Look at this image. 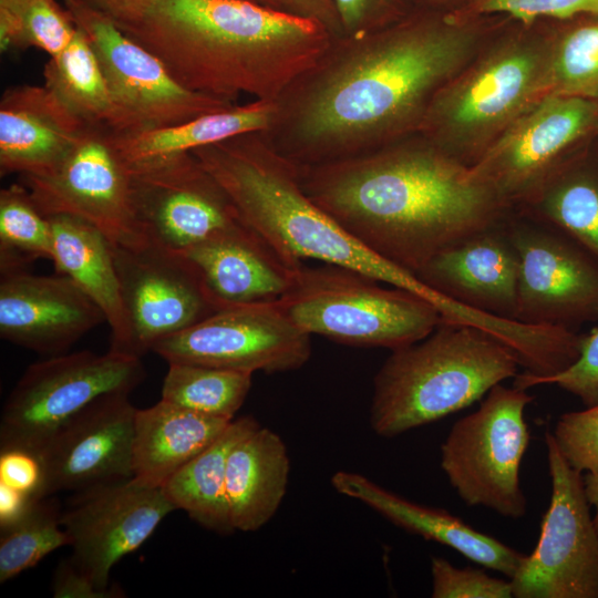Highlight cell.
Wrapping results in <instances>:
<instances>
[{
    "mask_svg": "<svg viewBox=\"0 0 598 598\" xmlns=\"http://www.w3.org/2000/svg\"><path fill=\"white\" fill-rule=\"evenodd\" d=\"M128 168L136 218L148 243L184 254L252 230L192 153Z\"/></svg>",
    "mask_w": 598,
    "mask_h": 598,
    "instance_id": "cell-15",
    "label": "cell"
},
{
    "mask_svg": "<svg viewBox=\"0 0 598 598\" xmlns=\"http://www.w3.org/2000/svg\"><path fill=\"white\" fill-rule=\"evenodd\" d=\"M182 255L195 267L219 310L278 300L297 268L254 230L200 244Z\"/></svg>",
    "mask_w": 598,
    "mask_h": 598,
    "instance_id": "cell-24",
    "label": "cell"
},
{
    "mask_svg": "<svg viewBox=\"0 0 598 598\" xmlns=\"http://www.w3.org/2000/svg\"><path fill=\"white\" fill-rule=\"evenodd\" d=\"M0 276V337L13 344L58 355L106 321L102 310L64 275L21 270Z\"/></svg>",
    "mask_w": 598,
    "mask_h": 598,
    "instance_id": "cell-20",
    "label": "cell"
},
{
    "mask_svg": "<svg viewBox=\"0 0 598 598\" xmlns=\"http://www.w3.org/2000/svg\"><path fill=\"white\" fill-rule=\"evenodd\" d=\"M136 409L130 394L110 393L62 424L39 447L50 494L133 477Z\"/></svg>",
    "mask_w": 598,
    "mask_h": 598,
    "instance_id": "cell-19",
    "label": "cell"
},
{
    "mask_svg": "<svg viewBox=\"0 0 598 598\" xmlns=\"http://www.w3.org/2000/svg\"><path fill=\"white\" fill-rule=\"evenodd\" d=\"M551 433L571 467L581 473L598 472V403L564 413Z\"/></svg>",
    "mask_w": 598,
    "mask_h": 598,
    "instance_id": "cell-40",
    "label": "cell"
},
{
    "mask_svg": "<svg viewBox=\"0 0 598 598\" xmlns=\"http://www.w3.org/2000/svg\"><path fill=\"white\" fill-rule=\"evenodd\" d=\"M551 481L537 544L511 578L516 598H598V534L584 473L569 465L550 431L545 434Z\"/></svg>",
    "mask_w": 598,
    "mask_h": 598,
    "instance_id": "cell-11",
    "label": "cell"
},
{
    "mask_svg": "<svg viewBox=\"0 0 598 598\" xmlns=\"http://www.w3.org/2000/svg\"><path fill=\"white\" fill-rule=\"evenodd\" d=\"M549 53L546 20L515 22L436 92L419 133L473 165L512 123L548 96Z\"/></svg>",
    "mask_w": 598,
    "mask_h": 598,
    "instance_id": "cell-6",
    "label": "cell"
},
{
    "mask_svg": "<svg viewBox=\"0 0 598 598\" xmlns=\"http://www.w3.org/2000/svg\"><path fill=\"white\" fill-rule=\"evenodd\" d=\"M229 423L162 399L150 408L136 409L134 476L163 487L178 470L209 446Z\"/></svg>",
    "mask_w": 598,
    "mask_h": 598,
    "instance_id": "cell-27",
    "label": "cell"
},
{
    "mask_svg": "<svg viewBox=\"0 0 598 598\" xmlns=\"http://www.w3.org/2000/svg\"><path fill=\"white\" fill-rule=\"evenodd\" d=\"M506 219L439 252L415 276L461 305L515 320L518 255Z\"/></svg>",
    "mask_w": 598,
    "mask_h": 598,
    "instance_id": "cell-21",
    "label": "cell"
},
{
    "mask_svg": "<svg viewBox=\"0 0 598 598\" xmlns=\"http://www.w3.org/2000/svg\"><path fill=\"white\" fill-rule=\"evenodd\" d=\"M598 138V102L548 95L512 123L468 166V177L507 208L526 206Z\"/></svg>",
    "mask_w": 598,
    "mask_h": 598,
    "instance_id": "cell-9",
    "label": "cell"
},
{
    "mask_svg": "<svg viewBox=\"0 0 598 598\" xmlns=\"http://www.w3.org/2000/svg\"><path fill=\"white\" fill-rule=\"evenodd\" d=\"M584 487L590 507H594V525L598 534V472H587L584 474Z\"/></svg>",
    "mask_w": 598,
    "mask_h": 598,
    "instance_id": "cell-47",
    "label": "cell"
},
{
    "mask_svg": "<svg viewBox=\"0 0 598 598\" xmlns=\"http://www.w3.org/2000/svg\"><path fill=\"white\" fill-rule=\"evenodd\" d=\"M38 208L47 217L82 219L113 247L148 244L138 225L131 171L121 158L106 127L91 126L71 153L54 168L21 176Z\"/></svg>",
    "mask_w": 598,
    "mask_h": 598,
    "instance_id": "cell-13",
    "label": "cell"
},
{
    "mask_svg": "<svg viewBox=\"0 0 598 598\" xmlns=\"http://www.w3.org/2000/svg\"><path fill=\"white\" fill-rule=\"evenodd\" d=\"M103 70L121 117V132L156 128L233 106L184 87L148 49L104 16L64 0Z\"/></svg>",
    "mask_w": 598,
    "mask_h": 598,
    "instance_id": "cell-14",
    "label": "cell"
},
{
    "mask_svg": "<svg viewBox=\"0 0 598 598\" xmlns=\"http://www.w3.org/2000/svg\"><path fill=\"white\" fill-rule=\"evenodd\" d=\"M112 251L130 330L128 354L141 358L157 342L219 310L184 255L151 243L112 246Z\"/></svg>",
    "mask_w": 598,
    "mask_h": 598,
    "instance_id": "cell-18",
    "label": "cell"
},
{
    "mask_svg": "<svg viewBox=\"0 0 598 598\" xmlns=\"http://www.w3.org/2000/svg\"><path fill=\"white\" fill-rule=\"evenodd\" d=\"M252 374L213 367L168 363L162 400L198 414L231 421L244 404Z\"/></svg>",
    "mask_w": 598,
    "mask_h": 598,
    "instance_id": "cell-33",
    "label": "cell"
},
{
    "mask_svg": "<svg viewBox=\"0 0 598 598\" xmlns=\"http://www.w3.org/2000/svg\"><path fill=\"white\" fill-rule=\"evenodd\" d=\"M49 218L55 270L102 310L111 330L110 350L128 354L130 330L110 241L82 219L66 215Z\"/></svg>",
    "mask_w": 598,
    "mask_h": 598,
    "instance_id": "cell-25",
    "label": "cell"
},
{
    "mask_svg": "<svg viewBox=\"0 0 598 598\" xmlns=\"http://www.w3.org/2000/svg\"><path fill=\"white\" fill-rule=\"evenodd\" d=\"M145 377L141 358L112 350L62 353L30 364L3 404L0 445L39 448L94 400L131 394Z\"/></svg>",
    "mask_w": 598,
    "mask_h": 598,
    "instance_id": "cell-10",
    "label": "cell"
},
{
    "mask_svg": "<svg viewBox=\"0 0 598 598\" xmlns=\"http://www.w3.org/2000/svg\"><path fill=\"white\" fill-rule=\"evenodd\" d=\"M278 103L252 100L177 124L127 133H113V142L128 167L169 159L229 137L268 131Z\"/></svg>",
    "mask_w": 598,
    "mask_h": 598,
    "instance_id": "cell-28",
    "label": "cell"
},
{
    "mask_svg": "<svg viewBox=\"0 0 598 598\" xmlns=\"http://www.w3.org/2000/svg\"><path fill=\"white\" fill-rule=\"evenodd\" d=\"M433 6L437 7L439 10L453 11L458 9L465 0H427Z\"/></svg>",
    "mask_w": 598,
    "mask_h": 598,
    "instance_id": "cell-48",
    "label": "cell"
},
{
    "mask_svg": "<svg viewBox=\"0 0 598 598\" xmlns=\"http://www.w3.org/2000/svg\"><path fill=\"white\" fill-rule=\"evenodd\" d=\"M305 192L370 250L414 275L511 214L468 166L420 133L354 157L297 166Z\"/></svg>",
    "mask_w": 598,
    "mask_h": 598,
    "instance_id": "cell-2",
    "label": "cell"
},
{
    "mask_svg": "<svg viewBox=\"0 0 598 598\" xmlns=\"http://www.w3.org/2000/svg\"><path fill=\"white\" fill-rule=\"evenodd\" d=\"M525 389L493 386L478 409L458 419L441 445V467L458 497L508 518L526 514L519 470L529 444Z\"/></svg>",
    "mask_w": 598,
    "mask_h": 598,
    "instance_id": "cell-8",
    "label": "cell"
},
{
    "mask_svg": "<svg viewBox=\"0 0 598 598\" xmlns=\"http://www.w3.org/2000/svg\"><path fill=\"white\" fill-rule=\"evenodd\" d=\"M0 484L41 501L51 496L43 456L39 448L0 445Z\"/></svg>",
    "mask_w": 598,
    "mask_h": 598,
    "instance_id": "cell-41",
    "label": "cell"
},
{
    "mask_svg": "<svg viewBox=\"0 0 598 598\" xmlns=\"http://www.w3.org/2000/svg\"><path fill=\"white\" fill-rule=\"evenodd\" d=\"M52 258L50 218L41 213L23 184L0 190V275L25 270Z\"/></svg>",
    "mask_w": 598,
    "mask_h": 598,
    "instance_id": "cell-34",
    "label": "cell"
},
{
    "mask_svg": "<svg viewBox=\"0 0 598 598\" xmlns=\"http://www.w3.org/2000/svg\"><path fill=\"white\" fill-rule=\"evenodd\" d=\"M516 212L558 227L598 258V138Z\"/></svg>",
    "mask_w": 598,
    "mask_h": 598,
    "instance_id": "cell-30",
    "label": "cell"
},
{
    "mask_svg": "<svg viewBox=\"0 0 598 598\" xmlns=\"http://www.w3.org/2000/svg\"><path fill=\"white\" fill-rule=\"evenodd\" d=\"M331 484L340 494L363 503L406 532L448 546L465 558L509 579L526 557L501 540L474 529L460 517L405 499L362 474L339 471L332 475Z\"/></svg>",
    "mask_w": 598,
    "mask_h": 598,
    "instance_id": "cell-23",
    "label": "cell"
},
{
    "mask_svg": "<svg viewBox=\"0 0 598 598\" xmlns=\"http://www.w3.org/2000/svg\"><path fill=\"white\" fill-rule=\"evenodd\" d=\"M258 426L251 416L234 419L209 446L178 470L163 486L174 507L208 530L223 535L235 532L226 492L228 456Z\"/></svg>",
    "mask_w": 598,
    "mask_h": 598,
    "instance_id": "cell-29",
    "label": "cell"
},
{
    "mask_svg": "<svg viewBox=\"0 0 598 598\" xmlns=\"http://www.w3.org/2000/svg\"><path fill=\"white\" fill-rule=\"evenodd\" d=\"M38 502L18 489L0 484V530L19 522Z\"/></svg>",
    "mask_w": 598,
    "mask_h": 598,
    "instance_id": "cell-46",
    "label": "cell"
},
{
    "mask_svg": "<svg viewBox=\"0 0 598 598\" xmlns=\"http://www.w3.org/2000/svg\"><path fill=\"white\" fill-rule=\"evenodd\" d=\"M43 79V85L87 125L121 132L120 113L103 70L78 27L65 49L44 64Z\"/></svg>",
    "mask_w": 598,
    "mask_h": 598,
    "instance_id": "cell-31",
    "label": "cell"
},
{
    "mask_svg": "<svg viewBox=\"0 0 598 598\" xmlns=\"http://www.w3.org/2000/svg\"><path fill=\"white\" fill-rule=\"evenodd\" d=\"M173 511L163 487L135 476L74 492L61 512L72 547L70 559L97 587L107 589L113 566L140 548Z\"/></svg>",
    "mask_w": 598,
    "mask_h": 598,
    "instance_id": "cell-17",
    "label": "cell"
},
{
    "mask_svg": "<svg viewBox=\"0 0 598 598\" xmlns=\"http://www.w3.org/2000/svg\"><path fill=\"white\" fill-rule=\"evenodd\" d=\"M226 192L244 223L292 267L316 260L357 270L409 290L440 311L450 300L413 272L382 258L302 188L298 167L261 132L244 133L192 152Z\"/></svg>",
    "mask_w": 598,
    "mask_h": 598,
    "instance_id": "cell-4",
    "label": "cell"
},
{
    "mask_svg": "<svg viewBox=\"0 0 598 598\" xmlns=\"http://www.w3.org/2000/svg\"><path fill=\"white\" fill-rule=\"evenodd\" d=\"M257 3H260L262 6L271 7L281 10L279 0H249Z\"/></svg>",
    "mask_w": 598,
    "mask_h": 598,
    "instance_id": "cell-49",
    "label": "cell"
},
{
    "mask_svg": "<svg viewBox=\"0 0 598 598\" xmlns=\"http://www.w3.org/2000/svg\"><path fill=\"white\" fill-rule=\"evenodd\" d=\"M433 598H511V580L491 577L481 569L458 568L444 557H431Z\"/></svg>",
    "mask_w": 598,
    "mask_h": 598,
    "instance_id": "cell-39",
    "label": "cell"
},
{
    "mask_svg": "<svg viewBox=\"0 0 598 598\" xmlns=\"http://www.w3.org/2000/svg\"><path fill=\"white\" fill-rule=\"evenodd\" d=\"M90 127L44 85L9 87L0 101L1 176L51 171Z\"/></svg>",
    "mask_w": 598,
    "mask_h": 598,
    "instance_id": "cell-22",
    "label": "cell"
},
{
    "mask_svg": "<svg viewBox=\"0 0 598 598\" xmlns=\"http://www.w3.org/2000/svg\"><path fill=\"white\" fill-rule=\"evenodd\" d=\"M503 19L436 10L333 39L279 99L272 126L261 133L297 166L354 157L416 134L436 92Z\"/></svg>",
    "mask_w": 598,
    "mask_h": 598,
    "instance_id": "cell-1",
    "label": "cell"
},
{
    "mask_svg": "<svg viewBox=\"0 0 598 598\" xmlns=\"http://www.w3.org/2000/svg\"><path fill=\"white\" fill-rule=\"evenodd\" d=\"M168 363L233 371L279 373L297 370L311 355V336L297 327L278 300L231 306L157 342Z\"/></svg>",
    "mask_w": 598,
    "mask_h": 598,
    "instance_id": "cell-16",
    "label": "cell"
},
{
    "mask_svg": "<svg viewBox=\"0 0 598 598\" xmlns=\"http://www.w3.org/2000/svg\"><path fill=\"white\" fill-rule=\"evenodd\" d=\"M52 594L55 598H120L125 597L117 586L107 589L97 587L70 559H63L55 568L52 580Z\"/></svg>",
    "mask_w": 598,
    "mask_h": 598,
    "instance_id": "cell-43",
    "label": "cell"
},
{
    "mask_svg": "<svg viewBox=\"0 0 598 598\" xmlns=\"http://www.w3.org/2000/svg\"><path fill=\"white\" fill-rule=\"evenodd\" d=\"M184 87L278 102L330 47L319 22L249 0H158L124 30Z\"/></svg>",
    "mask_w": 598,
    "mask_h": 598,
    "instance_id": "cell-3",
    "label": "cell"
},
{
    "mask_svg": "<svg viewBox=\"0 0 598 598\" xmlns=\"http://www.w3.org/2000/svg\"><path fill=\"white\" fill-rule=\"evenodd\" d=\"M281 10L321 23L334 39L342 37V29L332 0H279Z\"/></svg>",
    "mask_w": 598,
    "mask_h": 598,
    "instance_id": "cell-45",
    "label": "cell"
},
{
    "mask_svg": "<svg viewBox=\"0 0 598 598\" xmlns=\"http://www.w3.org/2000/svg\"><path fill=\"white\" fill-rule=\"evenodd\" d=\"M290 460L282 439L259 425L231 450L226 492L235 530L256 532L278 511L287 492Z\"/></svg>",
    "mask_w": 598,
    "mask_h": 598,
    "instance_id": "cell-26",
    "label": "cell"
},
{
    "mask_svg": "<svg viewBox=\"0 0 598 598\" xmlns=\"http://www.w3.org/2000/svg\"><path fill=\"white\" fill-rule=\"evenodd\" d=\"M342 37H360L405 17L402 0H332Z\"/></svg>",
    "mask_w": 598,
    "mask_h": 598,
    "instance_id": "cell-42",
    "label": "cell"
},
{
    "mask_svg": "<svg viewBox=\"0 0 598 598\" xmlns=\"http://www.w3.org/2000/svg\"><path fill=\"white\" fill-rule=\"evenodd\" d=\"M38 502L12 526L0 530V582L35 566L69 538L61 525V507L55 499Z\"/></svg>",
    "mask_w": 598,
    "mask_h": 598,
    "instance_id": "cell-36",
    "label": "cell"
},
{
    "mask_svg": "<svg viewBox=\"0 0 598 598\" xmlns=\"http://www.w3.org/2000/svg\"><path fill=\"white\" fill-rule=\"evenodd\" d=\"M514 386L529 389L542 384H555L577 396L585 406L598 403V327L582 336L577 360L564 371L543 378L526 372L517 373Z\"/></svg>",
    "mask_w": 598,
    "mask_h": 598,
    "instance_id": "cell-38",
    "label": "cell"
},
{
    "mask_svg": "<svg viewBox=\"0 0 598 598\" xmlns=\"http://www.w3.org/2000/svg\"><path fill=\"white\" fill-rule=\"evenodd\" d=\"M104 16L121 30L140 22L158 0H74Z\"/></svg>",
    "mask_w": 598,
    "mask_h": 598,
    "instance_id": "cell-44",
    "label": "cell"
},
{
    "mask_svg": "<svg viewBox=\"0 0 598 598\" xmlns=\"http://www.w3.org/2000/svg\"><path fill=\"white\" fill-rule=\"evenodd\" d=\"M76 27L54 0H0V49L34 48L49 56L71 42Z\"/></svg>",
    "mask_w": 598,
    "mask_h": 598,
    "instance_id": "cell-35",
    "label": "cell"
},
{
    "mask_svg": "<svg viewBox=\"0 0 598 598\" xmlns=\"http://www.w3.org/2000/svg\"><path fill=\"white\" fill-rule=\"evenodd\" d=\"M506 226L518 255L515 320L570 330L598 321V258L529 214L512 210Z\"/></svg>",
    "mask_w": 598,
    "mask_h": 598,
    "instance_id": "cell-12",
    "label": "cell"
},
{
    "mask_svg": "<svg viewBox=\"0 0 598 598\" xmlns=\"http://www.w3.org/2000/svg\"><path fill=\"white\" fill-rule=\"evenodd\" d=\"M380 283L353 269L301 264L278 302L291 321L310 336L391 351L424 339L444 321L426 299Z\"/></svg>",
    "mask_w": 598,
    "mask_h": 598,
    "instance_id": "cell-7",
    "label": "cell"
},
{
    "mask_svg": "<svg viewBox=\"0 0 598 598\" xmlns=\"http://www.w3.org/2000/svg\"><path fill=\"white\" fill-rule=\"evenodd\" d=\"M453 11L466 18L501 16L530 24L542 20L598 14V0H465Z\"/></svg>",
    "mask_w": 598,
    "mask_h": 598,
    "instance_id": "cell-37",
    "label": "cell"
},
{
    "mask_svg": "<svg viewBox=\"0 0 598 598\" xmlns=\"http://www.w3.org/2000/svg\"><path fill=\"white\" fill-rule=\"evenodd\" d=\"M546 21L550 37L548 95L598 102V14Z\"/></svg>",
    "mask_w": 598,
    "mask_h": 598,
    "instance_id": "cell-32",
    "label": "cell"
},
{
    "mask_svg": "<svg viewBox=\"0 0 598 598\" xmlns=\"http://www.w3.org/2000/svg\"><path fill=\"white\" fill-rule=\"evenodd\" d=\"M506 344L470 326L443 321L424 339L395 349L373 380L370 425L383 437L441 420L515 378Z\"/></svg>",
    "mask_w": 598,
    "mask_h": 598,
    "instance_id": "cell-5",
    "label": "cell"
}]
</instances>
